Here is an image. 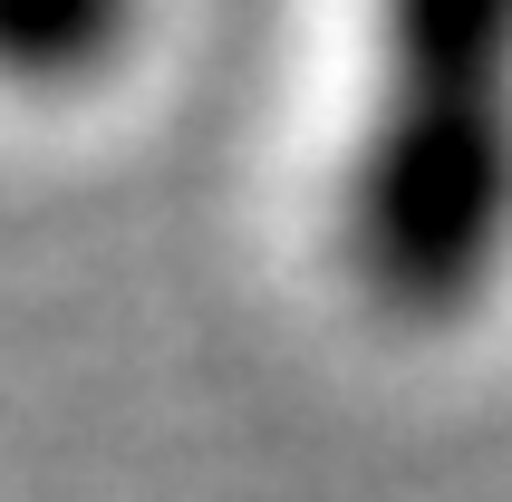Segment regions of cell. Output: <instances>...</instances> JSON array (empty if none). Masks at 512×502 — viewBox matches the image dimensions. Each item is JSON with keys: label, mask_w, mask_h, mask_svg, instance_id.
I'll return each mask as SVG.
<instances>
[{"label": "cell", "mask_w": 512, "mask_h": 502, "mask_svg": "<svg viewBox=\"0 0 512 502\" xmlns=\"http://www.w3.org/2000/svg\"><path fill=\"white\" fill-rule=\"evenodd\" d=\"M339 261L387 319H464L512 261V0H377Z\"/></svg>", "instance_id": "6da1fadb"}, {"label": "cell", "mask_w": 512, "mask_h": 502, "mask_svg": "<svg viewBox=\"0 0 512 502\" xmlns=\"http://www.w3.org/2000/svg\"><path fill=\"white\" fill-rule=\"evenodd\" d=\"M145 0H0V87H87L136 39Z\"/></svg>", "instance_id": "7a4b0ae2"}]
</instances>
